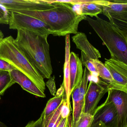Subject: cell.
Wrapping results in <instances>:
<instances>
[{"label": "cell", "instance_id": "6da1fadb", "mask_svg": "<svg viewBox=\"0 0 127 127\" xmlns=\"http://www.w3.org/2000/svg\"><path fill=\"white\" fill-rule=\"evenodd\" d=\"M13 12L29 16L47 24L54 36L77 33L78 25L86 16L80 15L69 4L44 0H16Z\"/></svg>", "mask_w": 127, "mask_h": 127}, {"label": "cell", "instance_id": "7a4b0ae2", "mask_svg": "<svg viewBox=\"0 0 127 127\" xmlns=\"http://www.w3.org/2000/svg\"><path fill=\"white\" fill-rule=\"evenodd\" d=\"M16 43L44 78L53 74L48 37L27 30H18Z\"/></svg>", "mask_w": 127, "mask_h": 127}, {"label": "cell", "instance_id": "3957f363", "mask_svg": "<svg viewBox=\"0 0 127 127\" xmlns=\"http://www.w3.org/2000/svg\"><path fill=\"white\" fill-rule=\"evenodd\" d=\"M93 19L86 16L87 21L109 51L111 59L127 65V37L110 22L98 16Z\"/></svg>", "mask_w": 127, "mask_h": 127}, {"label": "cell", "instance_id": "277c9868", "mask_svg": "<svg viewBox=\"0 0 127 127\" xmlns=\"http://www.w3.org/2000/svg\"><path fill=\"white\" fill-rule=\"evenodd\" d=\"M0 59L24 74L44 92L46 85L44 78L31 64L12 36L3 38L1 42Z\"/></svg>", "mask_w": 127, "mask_h": 127}, {"label": "cell", "instance_id": "5b68a950", "mask_svg": "<svg viewBox=\"0 0 127 127\" xmlns=\"http://www.w3.org/2000/svg\"><path fill=\"white\" fill-rule=\"evenodd\" d=\"M10 29L27 30L48 37L53 33L49 26L39 19L15 12H10L9 24Z\"/></svg>", "mask_w": 127, "mask_h": 127}, {"label": "cell", "instance_id": "8992f818", "mask_svg": "<svg viewBox=\"0 0 127 127\" xmlns=\"http://www.w3.org/2000/svg\"><path fill=\"white\" fill-rule=\"evenodd\" d=\"M93 117L90 127H117L118 115L116 108L107 97L103 104L97 107Z\"/></svg>", "mask_w": 127, "mask_h": 127}, {"label": "cell", "instance_id": "52a82bcc", "mask_svg": "<svg viewBox=\"0 0 127 127\" xmlns=\"http://www.w3.org/2000/svg\"><path fill=\"white\" fill-rule=\"evenodd\" d=\"M109 84L100 79L95 82L90 80L85 96L83 113L93 115L101 99L108 92Z\"/></svg>", "mask_w": 127, "mask_h": 127}, {"label": "cell", "instance_id": "ba28073f", "mask_svg": "<svg viewBox=\"0 0 127 127\" xmlns=\"http://www.w3.org/2000/svg\"><path fill=\"white\" fill-rule=\"evenodd\" d=\"M89 75V71L87 69L85 68L81 82L71 93L72 100L73 110L71 121L69 127H75L77 122L81 115L83 113L85 96L87 90Z\"/></svg>", "mask_w": 127, "mask_h": 127}, {"label": "cell", "instance_id": "9c48e42d", "mask_svg": "<svg viewBox=\"0 0 127 127\" xmlns=\"http://www.w3.org/2000/svg\"><path fill=\"white\" fill-rule=\"evenodd\" d=\"M104 64L113 78L112 82L109 84V89L127 92V65L111 58L105 59Z\"/></svg>", "mask_w": 127, "mask_h": 127}, {"label": "cell", "instance_id": "30bf717a", "mask_svg": "<svg viewBox=\"0 0 127 127\" xmlns=\"http://www.w3.org/2000/svg\"><path fill=\"white\" fill-rule=\"evenodd\" d=\"M107 97L113 103L116 108L117 127H127V92L109 89Z\"/></svg>", "mask_w": 127, "mask_h": 127}, {"label": "cell", "instance_id": "8fae6325", "mask_svg": "<svg viewBox=\"0 0 127 127\" xmlns=\"http://www.w3.org/2000/svg\"><path fill=\"white\" fill-rule=\"evenodd\" d=\"M72 38L76 48L81 50L90 59H98L101 57L99 51L89 42L84 33L78 32Z\"/></svg>", "mask_w": 127, "mask_h": 127}, {"label": "cell", "instance_id": "7c38bea8", "mask_svg": "<svg viewBox=\"0 0 127 127\" xmlns=\"http://www.w3.org/2000/svg\"><path fill=\"white\" fill-rule=\"evenodd\" d=\"M10 74L15 83L19 84L24 90L39 97H46L44 92L42 91L28 77L20 71L15 69L10 72Z\"/></svg>", "mask_w": 127, "mask_h": 127}, {"label": "cell", "instance_id": "4fadbf2b", "mask_svg": "<svg viewBox=\"0 0 127 127\" xmlns=\"http://www.w3.org/2000/svg\"><path fill=\"white\" fill-rule=\"evenodd\" d=\"M69 71L70 76V87L71 93L73 89L81 83L84 71L83 65L78 54L72 52L70 53L69 59Z\"/></svg>", "mask_w": 127, "mask_h": 127}, {"label": "cell", "instance_id": "5bb4252c", "mask_svg": "<svg viewBox=\"0 0 127 127\" xmlns=\"http://www.w3.org/2000/svg\"><path fill=\"white\" fill-rule=\"evenodd\" d=\"M70 42L69 34L65 37V60L64 64L63 84L67 106L71 109L70 98L71 95L70 76L69 71V59L70 54Z\"/></svg>", "mask_w": 127, "mask_h": 127}, {"label": "cell", "instance_id": "9a60e30c", "mask_svg": "<svg viewBox=\"0 0 127 127\" xmlns=\"http://www.w3.org/2000/svg\"><path fill=\"white\" fill-rule=\"evenodd\" d=\"M64 95L62 96L56 95L48 100L41 115L44 117V127H47L48 124L56 110L62 102Z\"/></svg>", "mask_w": 127, "mask_h": 127}, {"label": "cell", "instance_id": "2e32d148", "mask_svg": "<svg viewBox=\"0 0 127 127\" xmlns=\"http://www.w3.org/2000/svg\"><path fill=\"white\" fill-rule=\"evenodd\" d=\"M104 15L127 37V12L122 14H106Z\"/></svg>", "mask_w": 127, "mask_h": 127}, {"label": "cell", "instance_id": "e0dca14e", "mask_svg": "<svg viewBox=\"0 0 127 127\" xmlns=\"http://www.w3.org/2000/svg\"><path fill=\"white\" fill-rule=\"evenodd\" d=\"M78 13L83 15L97 17L98 14L102 13L103 6L95 3L84 4L80 5Z\"/></svg>", "mask_w": 127, "mask_h": 127}, {"label": "cell", "instance_id": "ac0fdd59", "mask_svg": "<svg viewBox=\"0 0 127 127\" xmlns=\"http://www.w3.org/2000/svg\"><path fill=\"white\" fill-rule=\"evenodd\" d=\"M91 61L95 66L99 77L108 84L112 83L113 78L104 64L98 59L91 60Z\"/></svg>", "mask_w": 127, "mask_h": 127}, {"label": "cell", "instance_id": "d6986e66", "mask_svg": "<svg viewBox=\"0 0 127 127\" xmlns=\"http://www.w3.org/2000/svg\"><path fill=\"white\" fill-rule=\"evenodd\" d=\"M15 83L10 72L0 70V96L3 95L7 89Z\"/></svg>", "mask_w": 127, "mask_h": 127}, {"label": "cell", "instance_id": "ffe728a7", "mask_svg": "<svg viewBox=\"0 0 127 127\" xmlns=\"http://www.w3.org/2000/svg\"><path fill=\"white\" fill-rule=\"evenodd\" d=\"M48 3H53L55 2L65 3L72 5H81L84 4L89 3H95L98 4L103 6H106L109 3L110 1L102 0H46Z\"/></svg>", "mask_w": 127, "mask_h": 127}, {"label": "cell", "instance_id": "44dd1931", "mask_svg": "<svg viewBox=\"0 0 127 127\" xmlns=\"http://www.w3.org/2000/svg\"><path fill=\"white\" fill-rule=\"evenodd\" d=\"M81 60L82 65L87 69L90 72V76L92 77H98V73L96 71L95 66L92 62L91 60L86 56L84 53L81 51Z\"/></svg>", "mask_w": 127, "mask_h": 127}, {"label": "cell", "instance_id": "7402d4cb", "mask_svg": "<svg viewBox=\"0 0 127 127\" xmlns=\"http://www.w3.org/2000/svg\"><path fill=\"white\" fill-rule=\"evenodd\" d=\"M93 118L92 115L83 113L77 122L75 127H90Z\"/></svg>", "mask_w": 127, "mask_h": 127}, {"label": "cell", "instance_id": "603a6c76", "mask_svg": "<svg viewBox=\"0 0 127 127\" xmlns=\"http://www.w3.org/2000/svg\"><path fill=\"white\" fill-rule=\"evenodd\" d=\"M65 100H66V98L65 95H64V97L63 101L62 104L59 107V108L57 109L56 110V112L54 113L52 117H51V119L48 124L47 127H53L54 126L55 124L59 119V118L61 116V112L62 107L64 103Z\"/></svg>", "mask_w": 127, "mask_h": 127}, {"label": "cell", "instance_id": "cb8c5ba5", "mask_svg": "<svg viewBox=\"0 0 127 127\" xmlns=\"http://www.w3.org/2000/svg\"><path fill=\"white\" fill-rule=\"evenodd\" d=\"M45 85L48 88L51 94L53 96H56V87L54 75L48 79V80L45 83Z\"/></svg>", "mask_w": 127, "mask_h": 127}, {"label": "cell", "instance_id": "d4e9b609", "mask_svg": "<svg viewBox=\"0 0 127 127\" xmlns=\"http://www.w3.org/2000/svg\"><path fill=\"white\" fill-rule=\"evenodd\" d=\"M9 13L0 6V24H8Z\"/></svg>", "mask_w": 127, "mask_h": 127}, {"label": "cell", "instance_id": "484cf974", "mask_svg": "<svg viewBox=\"0 0 127 127\" xmlns=\"http://www.w3.org/2000/svg\"><path fill=\"white\" fill-rule=\"evenodd\" d=\"M24 127H44V117L41 115L40 118L38 120L30 122Z\"/></svg>", "mask_w": 127, "mask_h": 127}, {"label": "cell", "instance_id": "4316f807", "mask_svg": "<svg viewBox=\"0 0 127 127\" xmlns=\"http://www.w3.org/2000/svg\"><path fill=\"white\" fill-rule=\"evenodd\" d=\"M15 69H16L13 66L6 61L0 59V70L10 72Z\"/></svg>", "mask_w": 127, "mask_h": 127}, {"label": "cell", "instance_id": "83f0119b", "mask_svg": "<svg viewBox=\"0 0 127 127\" xmlns=\"http://www.w3.org/2000/svg\"><path fill=\"white\" fill-rule=\"evenodd\" d=\"M70 109L67 106L66 100H65L61 110V115L63 118L69 117L70 115Z\"/></svg>", "mask_w": 127, "mask_h": 127}, {"label": "cell", "instance_id": "f1b7e54d", "mask_svg": "<svg viewBox=\"0 0 127 127\" xmlns=\"http://www.w3.org/2000/svg\"><path fill=\"white\" fill-rule=\"evenodd\" d=\"M69 117L65 118H62L57 127H69Z\"/></svg>", "mask_w": 127, "mask_h": 127}, {"label": "cell", "instance_id": "f546056e", "mask_svg": "<svg viewBox=\"0 0 127 127\" xmlns=\"http://www.w3.org/2000/svg\"><path fill=\"white\" fill-rule=\"evenodd\" d=\"M3 32H2L0 30V43L1 40L3 39Z\"/></svg>", "mask_w": 127, "mask_h": 127}, {"label": "cell", "instance_id": "4dcf8cb0", "mask_svg": "<svg viewBox=\"0 0 127 127\" xmlns=\"http://www.w3.org/2000/svg\"><path fill=\"white\" fill-rule=\"evenodd\" d=\"M0 127H9L6 125L5 124L0 121Z\"/></svg>", "mask_w": 127, "mask_h": 127}, {"label": "cell", "instance_id": "1f68e13d", "mask_svg": "<svg viewBox=\"0 0 127 127\" xmlns=\"http://www.w3.org/2000/svg\"><path fill=\"white\" fill-rule=\"evenodd\" d=\"M1 99V96H0V100Z\"/></svg>", "mask_w": 127, "mask_h": 127}]
</instances>
